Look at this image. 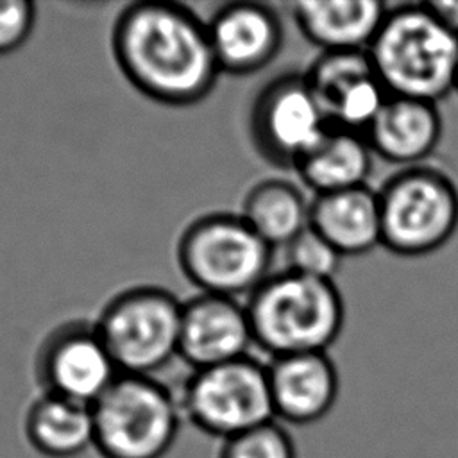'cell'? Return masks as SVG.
<instances>
[{
	"instance_id": "6da1fadb",
	"label": "cell",
	"mask_w": 458,
	"mask_h": 458,
	"mask_svg": "<svg viewBox=\"0 0 458 458\" xmlns=\"http://www.w3.org/2000/svg\"><path fill=\"white\" fill-rule=\"evenodd\" d=\"M111 47L132 88L172 107L202 102L222 73L208 21L177 2L141 0L125 5L114 20Z\"/></svg>"
},
{
	"instance_id": "7a4b0ae2",
	"label": "cell",
	"mask_w": 458,
	"mask_h": 458,
	"mask_svg": "<svg viewBox=\"0 0 458 458\" xmlns=\"http://www.w3.org/2000/svg\"><path fill=\"white\" fill-rule=\"evenodd\" d=\"M367 52L390 95L437 104L456 86L458 34L424 2L390 9Z\"/></svg>"
},
{
	"instance_id": "3957f363",
	"label": "cell",
	"mask_w": 458,
	"mask_h": 458,
	"mask_svg": "<svg viewBox=\"0 0 458 458\" xmlns=\"http://www.w3.org/2000/svg\"><path fill=\"white\" fill-rule=\"evenodd\" d=\"M254 344L272 358L326 352L338 338L345 308L333 281L293 270L270 274L249 297Z\"/></svg>"
},
{
	"instance_id": "277c9868",
	"label": "cell",
	"mask_w": 458,
	"mask_h": 458,
	"mask_svg": "<svg viewBox=\"0 0 458 458\" xmlns=\"http://www.w3.org/2000/svg\"><path fill=\"white\" fill-rule=\"evenodd\" d=\"M102 458H163L181 426L179 397L152 376L120 374L91 406Z\"/></svg>"
},
{
	"instance_id": "5b68a950",
	"label": "cell",
	"mask_w": 458,
	"mask_h": 458,
	"mask_svg": "<svg viewBox=\"0 0 458 458\" xmlns=\"http://www.w3.org/2000/svg\"><path fill=\"white\" fill-rule=\"evenodd\" d=\"M177 263L200 293L249 297L270 276L272 247L240 213H209L181 233Z\"/></svg>"
},
{
	"instance_id": "8992f818",
	"label": "cell",
	"mask_w": 458,
	"mask_h": 458,
	"mask_svg": "<svg viewBox=\"0 0 458 458\" xmlns=\"http://www.w3.org/2000/svg\"><path fill=\"white\" fill-rule=\"evenodd\" d=\"M182 302L161 286H134L114 295L95 329L120 374L152 376L179 356Z\"/></svg>"
},
{
	"instance_id": "52a82bcc",
	"label": "cell",
	"mask_w": 458,
	"mask_h": 458,
	"mask_svg": "<svg viewBox=\"0 0 458 458\" xmlns=\"http://www.w3.org/2000/svg\"><path fill=\"white\" fill-rule=\"evenodd\" d=\"M379 193L381 245L415 258L440 249L458 227V190L431 166H406L385 181Z\"/></svg>"
},
{
	"instance_id": "ba28073f",
	"label": "cell",
	"mask_w": 458,
	"mask_h": 458,
	"mask_svg": "<svg viewBox=\"0 0 458 458\" xmlns=\"http://www.w3.org/2000/svg\"><path fill=\"white\" fill-rule=\"evenodd\" d=\"M177 397L182 417L222 440L276 420L268 369L252 356L193 370Z\"/></svg>"
},
{
	"instance_id": "9c48e42d",
	"label": "cell",
	"mask_w": 458,
	"mask_h": 458,
	"mask_svg": "<svg viewBox=\"0 0 458 458\" xmlns=\"http://www.w3.org/2000/svg\"><path fill=\"white\" fill-rule=\"evenodd\" d=\"M304 73H281L256 95L249 132L259 156L281 168H295L297 161L327 129Z\"/></svg>"
},
{
	"instance_id": "30bf717a",
	"label": "cell",
	"mask_w": 458,
	"mask_h": 458,
	"mask_svg": "<svg viewBox=\"0 0 458 458\" xmlns=\"http://www.w3.org/2000/svg\"><path fill=\"white\" fill-rule=\"evenodd\" d=\"M120 370L95 324L70 322L55 329L38 354V377L45 394L93 406Z\"/></svg>"
},
{
	"instance_id": "8fae6325",
	"label": "cell",
	"mask_w": 458,
	"mask_h": 458,
	"mask_svg": "<svg viewBox=\"0 0 458 458\" xmlns=\"http://www.w3.org/2000/svg\"><path fill=\"white\" fill-rule=\"evenodd\" d=\"M304 77L327 125L361 134L390 95L367 50L322 52Z\"/></svg>"
},
{
	"instance_id": "7c38bea8",
	"label": "cell",
	"mask_w": 458,
	"mask_h": 458,
	"mask_svg": "<svg viewBox=\"0 0 458 458\" xmlns=\"http://www.w3.org/2000/svg\"><path fill=\"white\" fill-rule=\"evenodd\" d=\"M252 344L249 311L238 299L199 293L182 302L179 356L193 370L249 356Z\"/></svg>"
},
{
	"instance_id": "4fadbf2b",
	"label": "cell",
	"mask_w": 458,
	"mask_h": 458,
	"mask_svg": "<svg viewBox=\"0 0 458 458\" xmlns=\"http://www.w3.org/2000/svg\"><path fill=\"white\" fill-rule=\"evenodd\" d=\"M208 32L222 73L250 75L270 64L284 39L279 14L267 4L231 2L208 20Z\"/></svg>"
},
{
	"instance_id": "5bb4252c",
	"label": "cell",
	"mask_w": 458,
	"mask_h": 458,
	"mask_svg": "<svg viewBox=\"0 0 458 458\" xmlns=\"http://www.w3.org/2000/svg\"><path fill=\"white\" fill-rule=\"evenodd\" d=\"M267 369L276 419L311 424L333 408L338 395V372L326 352L272 358Z\"/></svg>"
},
{
	"instance_id": "9a60e30c",
	"label": "cell",
	"mask_w": 458,
	"mask_h": 458,
	"mask_svg": "<svg viewBox=\"0 0 458 458\" xmlns=\"http://www.w3.org/2000/svg\"><path fill=\"white\" fill-rule=\"evenodd\" d=\"M442 134L437 104L388 95L386 102L363 132L372 152L390 163L415 166L428 157Z\"/></svg>"
},
{
	"instance_id": "2e32d148",
	"label": "cell",
	"mask_w": 458,
	"mask_h": 458,
	"mask_svg": "<svg viewBox=\"0 0 458 458\" xmlns=\"http://www.w3.org/2000/svg\"><path fill=\"white\" fill-rule=\"evenodd\" d=\"M386 13L379 0H308L292 5L301 34L322 52L367 50Z\"/></svg>"
},
{
	"instance_id": "e0dca14e",
	"label": "cell",
	"mask_w": 458,
	"mask_h": 458,
	"mask_svg": "<svg viewBox=\"0 0 458 458\" xmlns=\"http://www.w3.org/2000/svg\"><path fill=\"white\" fill-rule=\"evenodd\" d=\"M310 225L342 256H358L381 245L379 193L367 184L315 195Z\"/></svg>"
},
{
	"instance_id": "ac0fdd59",
	"label": "cell",
	"mask_w": 458,
	"mask_h": 458,
	"mask_svg": "<svg viewBox=\"0 0 458 458\" xmlns=\"http://www.w3.org/2000/svg\"><path fill=\"white\" fill-rule=\"evenodd\" d=\"M370 168L372 148L365 136L333 125L295 165L301 181L315 195L363 186Z\"/></svg>"
},
{
	"instance_id": "d6986e66",
	"label": "cell",
	"mask_w": 458,
	"mask_h": 458,
	"mask_svg": "<svg viewBox=\"0 0 458 458\" xmlns=\"http://www.w3.org/2000/svg\"><path fill=\"white\" fill-rule=\"evenodd\" d=\"M23 433L30 447L47 458H75L93 447L91 406L41 394L25 413Z\"/></svg>"
},
{
	"instance_id": "ffe728a7",
	"label": "cell",
	"mask_w": 458,
	"mask_h": 458,
	"mask_svg": "<svg viewBox=\"0 0 458 458\" xmlns=\"http://www.w3.org/2000/svg\"><path fill=\"white\" fill-rule=\"evenodd\" d=\"M240 216L272 249L286 247L310 225V204L293 182L265 179L245 193Z\"/></svg>"
},
{
	"instance_id": "44dd1931",
	"label": "cell",
	"mask_w": 458,
	"mask_h": 458,
	"mask_svg": "<svg viewBox=\"0 0 458 458\" xmlns=\"http://www.w3.org/2000/svg\"><path fill=\"white\" fill-rule=\"evenodd\" d=\"M284 256L288 270L329 281H333L344 258L311 225H308L284 247Z\"/></svg>"
},
{
	"instance_id": "7402d4cb",
	"label": "cell",
	"mask_w": 458,
	"mask_h": 458,
	"mask_svg": "<svg viewBox=\"0 0 458 458\" xmlns=\"http://www.w3.org/2000/svg\"><path fill=\"white\" fill-rule=\"evenodd\" d=\"M222 442L218 458H297L290 433L276 420Z\"/></svg>"
},
{
	"instance_id": "603a6c76",
	"label": "cell",
	"mask_w": 458,
	"mask_h": 458,
	"mask_svg": "<svg viewBox=\"0 0 458 458\" xmlns=\"http://www.w3.org/2000/svg\"><path fill=\"white\" fill-rule=\"evenodd\" d=\"M34 23V2L0 0V55L18 50L32 34Z\"/></svg>"
},
{
	"instance_id": "cb8c5ba5",
	"label": "cell",
	"mask_w": 458,
	"mask_h": 458,
	"mask_svg": "<svg viewBox=\"0 0 458 458\" xmlns=\"http://www.w3.org/2000/svg\"><path fill=\"white\" fill-rule=\"evenodd\" d=\"M424 4L447 29L458 34V0H433Z\"/></svg>"
},
{
	"instance_id": "d4e9b609",
	"label": "cell",
	"mask_w": 458,
	"mask_h": 458,
	"mask_svg": "<svg viewBox=\"0 0 458 458\" xmlns=\"http://www.w3.org/2000/svg\"><path fill=\"white\" fill-rule=\"evenodd\" d=\"M454 89L458 91V73H456V86H454Z\"/></svg>"
}]
</instances>
